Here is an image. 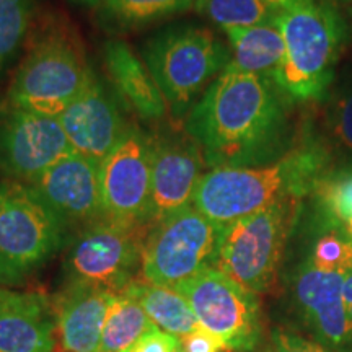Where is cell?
Segmentation results:
<instances>
[{"label":"cell","mask_w":352,"mask_h":352,"mask_svg":"<svg viewBox=\"0 0 352 352\" xmlns=\"http://www.w3.org/2000/svg\"><path fill=\"white\" fill-rule=\"evenodd\" d=\"M285 100L274 78L227 65L188 113L186 134L210 168L266 165L287 145Z\"/></svg>","instance_id":"obj_1"},{"label":"cell","mask_w":352,"mask_h":352,"mask_svg":"<svg viewBox=\"0 0 352 352\" xmlns=\"http://www.w3.org/2000/svg\"><path fill=\"white\" fill-rule=\"evenodd\" d=\"M320 160L311 152H290L274 164L220 166L202 176L192 206L220 230L318 183Z\"/></svg>","instance_id":"obj_2"},{"label":"cell","mask_w":352,"mask_h":352,"mask_svg":"<svg viewBox=\"0 0 352 352\" xmlns=\"http://www.w3.org/2000/svg\"><path fill=\"white\" fill-rule=\"evenodd\" d=\"M274 23L285 44L274 80L289 100L318 101L328 94L346 39V25L327 2L279 12Z\"/></svg>","instance_id":"obj_3"},{"label":"cell","mask_w":352,"mask_h":352,"mask_svg":"<svg viewBox=\"0 0 352 352\" xmlns=\"http://www.w3.org/2000/svg\"><path fill=\"white\" fill-rule=\"evenodd\" d=\"M144 63L175 116L195 107L196 96L217 78L232 56L208 28L173 25L162 30L142 47Z\"/></svg>","instance_id":"obj_4"},{"label":"cell","mask_w":352,"mask_h":352,"mask_svg":"<svg viewBox=\"0 0 352 352\" xmlns=\"http://www.w3.org/2000/svg\"><path fill=\"white\" fill-rule=\"evenodd\" d=\"M90 70L72 34L52 21L25 56L3 103L57 118L80 94Z\"/></svg>","instance_id":"obj_5"},{"label":"cell","mask_w":352,"mask_h":352,"mask_svg":"<svg viewBox=\"0 0 352 352\" xmlns=\"http://www.w3.org/2000/svg\"><path fill=\"white\" fill-rule=\"evenodd\" d=\"M65 223L30 184L0 182V284H19L60 248Z\"/></svg>","instance_id":"obj_6"},{"label":"cell","mask_w":352,"mask_h":352,"mask_svg":"<svg viewBox=\"0 0 352 352\" xmlns=\"http://www.w3.org/2000/svg\"><path fill=\"white\" fill-rule=\"evenodd\" d=\"M292 201H277L222 228L212 267L253 294L270 290L292 226Z\"/></svg>","instance_id":"obj_7"},{"label":"cell","mask_w":352,"mask_h":352,"mask_svg":"<svg viewBox=\"0 0 352 352\" xmlns=\"http://www.w3.org/2000/svg\"><path fill=\"white\" fill-rule=\"evenodd\" d=\"M220 228L188 206L148 228L140 259L145 283L176 289L214 266Z\"/></svg>","instance_id":"obj_8"},{"label":"cell","mask_w":352,"mask_h":352,"mask_svg":"<svg viewBox=\"0 0 352 352\" xmlns=\"http://www.w3.org/2000/svg\"><path fill=\"white\" fill-rule=\"evenodd\" d=\"M189 302L202 328L222 340L227 351L252 352L261 340V311L256 294L215 267L176 287Z\"/></svg>","instance_id":"obj_9"},{"label":"cell","mask_w":352,"mask_h":352,"mask_svg":"<svg viewBox=\"0 0 352 352\" xmlns=\"http://www.w3.org/2000/svg\"><path fill=\"white\" fill-rule=\"evenodd\" d=\"M147 228L109 219L85 227L70 246L65 270L72 283H85L120 294L140 270Z\"/></svg>","instance_id":"obj_10"},{"label":"cell","mask_w":352,"mask_h":352,"mask_svg":"<svg viewBox=\"0 0 352 352\" xmlns=\"http://www.w3.org/2000/svg\"><path fill=\"white\" fill-rule=\"evenodd\" d=\"M152 139L139 127H129L100 162L104 219L147 228L151 208Z\"/></svg>","instance_id":"obj_11"},{"label":"cell","mask_w":352,"mask_h":352,"mask_svg":"<svg viewBox=\"0 0 352 352\" xmlns=\"http://www.w3.org/2000/svg\"><path fill=\"white\" fill-rule=\"evenodd\" d=\"M74 153L57 118L0 107V173L32 184L60 158Z\"/></svg>","instance_id":"obj_12"},{"label":"cell","mask_w":352,"mask_h":352,"mask_svg":"<svg viewBox=\"0 0 352 352\" xmlns=\"http://www.w3.org/2000/svg\"><path fill=\"white\" fill-rule=\"evenodd\" d=\"M206 160L199 145L186 135L152 139V178L148 228L195 201Z\"/></svg>","instance_id":"obj_13"},{"label":"cell","mask_w":352,"mask_h":352,"mask_svg":"<svg viewBox=\"0 0 352 352\" xmlns=\"http://www.w3.org/2000/svg\"><path fill=\"white\" fill-rule=\"evenodd\" d=\"M72 151L100 162L111 152L127 126L116 100L94 69L76 100L57 116Z\"/></svg>","instance_id":"obj_14"},{"label":"cell","mask_w":352,"mask_h":352,"mask_svg":"<svg viewBox=\"0 0 352 352\" xmlns=\"http://www.w3.org/2000/svg\"><path fill=\"white\" fill-rule=\"evenodd\" d=\"M36 189L50 208L67 226L83 228L104 219L101 201L100 164L78 153L60 158L36 182Z\"/></svg>","instance_id":"obj_15"},{"label":"cell","mask_w":352,"mask_h":352,"mask_svg":"<svg viewBox=\"0 0 352 352\" xmlns=\"http://www.w3.org/2000/svg\"><path fill=\"white\" fill-rule=\"evenodd\" d=\"M342 271H321L310 259L298 270L294 292L300 314L327 349L349 351V321L344 296Z\"/></svg>","instance_id":"obj_16"},{"label":"cell","mask_w":352,"mask_h":352,"mask_svg":"<svg viewBox=\"0 0 352 352\" xmlns=\"http://www.w3.org/2000/svg\"><path fill=\"white\" fill-rule=\"evenodd\" d=\"M116 294L85 283H72L52 303L54 352H100L104 318Z\"/></svg>","instance_id":"obj_17"},{"label":"cell","mask_w":352,"mask_h":352,"mask_svg":"<svg viewBox=\"0 0 352 352\" xmlns=\"http://www.w3.org/2000/svg\"><path fill=\"white\" fill-rule=\"evenodd\" d=\"M54 351V311L50 298L0 287V352Z\"/></svg>","instance_id":"obj_18"},{"label":"cell","mask_w":352,"mask_h":352,"mask_svg":"<svg viewBox=\"0 0 352 352\" xmlns=\"http://www.w3.org/2000/svg\"><path fill=\"white\" fill-rule=\"evenodd\" d=\"M104 67L114 90L131 111L145 121H157L165 116L166 101L157 87L147 65L131 46L121 39L104 44Z\"/></svg>","instance_id":"obj_19"},{"label":"cell","mask_w":352,"mask_h":352,"mask_svg":"<svg viewBox=\"0 0 352 352\" xmlns=\"http://www.w3.org/2000/svg\"><path fill=\"white\" fill-rule=\"evenodd\" d=\"M223 32L232 46L230 67L254 76L276 77L285 54L283 33L276 23L228 28Z\"/></svg>","instance_id":"obj_20"},{"label":"cell","mask_w":352,"mask_h":352,"mask_svg":"<svg viewBox=\"0 0 352 352\" xmlns=\"http://www.w3.org/2000/svg\"><path fill=\"white\" fill-rule=\"evenodd\" d=\"M122 292L139 302L157 328L179 340L201 327L189 302L176 289L135 279Z\"/></svg>","instance_id":"obj_21"},{"label":"cell","mask_w":352,"mask_h":352,"mask_svg":"<svg viewBox=\"0 0 352 352\" xmlns=\"http://www.w3.org/2000/svg\"><path fill=\"white\" fill-rule=\"evenodd\" d=\"M196 0H103L98 20L116 32H131L195 8Z\"/></svg>","instance_id":"obj_22"},{"label":"cell","mask_w":352,"mask_h":352,"mask_svg":"<svg viewBox=\"0 0 352 352\" xmlns=\"http://www.w3.org/2000/svg\"><path fill=\"white\" fill-rule=\"evenodd\" d=\"M155 327L138 300L116 294L104 318L100 352H131L140 338Z\"/></svg>","instance_id":"obj_23"},{"label":"cell","mask_w":352,"mask_h":352,"mask_svg":"<svg viewBox=\"0 0 352 352\" xmlns=\"http://www.w3.org/2000/svg\"><path fill=\"white\" fill-rule=\"evenodd\" d=\"M195 8L223 30L274 23L279 13L264 0H196Z\"/></svg>","instance_id":"obj_24"},{"label":"cell","mask_w":352,"mask_h":352,"mask_svg":"<svg viewBox=\"0 0 352 352\" xmlns=\"http://www.w3.org/2000/svg\"><path fill=\"white\" fill-rule=\"evenodd\" d=\"M327 129L338 153L352 158V63L342 69L327 113Z\"/></svg>","instance_id":"obj_25"},{"label":"cell","mask_w":352,"mask_h":352,"mask_svg":"<svg viewBox=\"0 0 352 352\" xmlns=\"http://www.w3.org/2000/svg\"><path fill=\"white\" fill-rule=\"evenodd\" d=\"M33 12V0H0V72L23 43Z\"/></svg>","instance_id":"obj_26"},{"label":"cell","mask_w":352,"mask_h":352,"mask_svg":"<svg viewBox=\"0 0 352 352\" xmlns=\"http://www.w3.org/2000/svg\"><path fill=\"white\" fill-rule=\"evenodd\" d=\"M315 191L321 208L334 222L346 223L352 217V170L318 179Z\"/></svg>","instance_id":"obj_27"},{"label":"cell","mask_w":352,"mask_h":352,"mask_svg":"<svg viewBox=\"0 0 352 352\" xmlns=\"http://www.w3.org/2000/svg\"><path fill=\"white\" fill-rule=\"evenodd\" d=\"M351 246L352 243L342 240L336 233H329L316 241L310 261L321 271H341Z\"/></svg>","instance_id":"obj_28"},{"label":"cell","mask_w":352,"mask_h":352,"mask_svg":"<svg viewBox=\"0 0 352 352\" xmlns=\"http://www.w3.org/2000/svg\"><path fill=\"white\" fill-rule=\"evenodd\" d=\"M271 352H331L320 342L305 340L285 329H274L271 334Z\"/></svg>","instance_id":"obj_29"},{"label":"cell","mask_w":352,"mask_h":352,"mask_svg":"<svg viewBox=\"0 0 352 352\" xmlns=\"http://www.w3.org/2000/svg\"><path fill=\"white\" fill-rule=\"evenodd\" d=\"M182 346V340L173 336V334L165 333L164 329L153 327L151 331L144 334L140 340L135 342L131 352H175Z\"/></svg>","instance_id":"obj_30"},{"label":"cell","mask_w":352,"mask_h":352,"mask_svg":"<svg viewBox=\"0 0 352 352\" xmlns=\"http://www.w3.org/2000/svg\"><path fill=\"white\" fill-rule=\"evenodd\" d=\"M183 352H223L227 346L209 329L199 327L182 340Z\"/></svg>","instance_id":"obj_31"},{"label":"cell","mask_w":352,"mask_h":352,"mask_svg":"<svg viewBox=\"0 0 352 352\" xmlns=\"http://www.w3.org/2000/svg\"><path fill=\"white\" fill-rule=\"evenodd\" d=\"M341 271H342V277H344V284H342V296H344L346 307H349L352 305V246Z\"/></svg>","instance_id":"obj_32"},{"label":"cell","mask_w":352,"mask_h":352,"mask_svg":"<svg viewBox=\"0 0 352 352\" xmlns=\"http://www.w3.org/2000/svg\"><path fill=\"white\" fill-rule=\"evenodd\" d=\"M264 2L274 8L276 12H285L290 10V8L305 6V3L314 2V0H264Z\"/></svg>","instance_id":"obj_33"},{"label":"cell","mask_w":352,"mask_h":352,"mask_svg":"<svg viewBox=\"0 0 352 352\" xmlns=\"http://www.w3.org/2000/svg\"><path fill=\"white\" fill-rule=\"evenodd\" d=\"M346 311H347V321H349V351L347 352H352V305L346 307Z\"/></svg>","instance_id":"obj_34"},{"label":"cell","mask_w":352,"mask_h":352,"mask_svg":"<svg viewBox=\"0 0 352 352\" xmlns=\"http://www.w3.org/2000/svg\"><path fill=\"white\" fill-rule=\"evenodd\" d=\"M76 2H80V3H87V6H100L103 0H76Z\"/></svg>","instance_id":"obj_35"},{"label":"cell","mask_w":352,"mask_h":352,"mask_svg":"<svg viewBox=\"0 0 352 352\" xmlns=\"http://www.w3.org/2000/svg\"><path fill=\"white\" fill-rule=\"evenodd\" d=\"M344 226H346V230H347V233H349V236H351V240H352V217L347 220Z\"/></svg>","instance_id":"obj_36"},{"label":"cell","mask_w":352,"mask_h":352,"mask_svg":"<svg viewBox=\"0 0 352 352\" xmlns=\"http://www.w3.org/2000/svg\"><path fill=\"white\" fill-rule=\"evenodd\" d=\"M336 2H342V3H352V0H336Z\"/></svg>","instance_id":"obj_37"},{"label":"cell","mask_w":352,"mask_h":352,"mask_svg":"<svg viewBox=\"0 0 352 352\" xmlns=\"http://www.w3.org/2000/svg\"><path fill=\"white\" fill-rule=\"evenodd\" d=\"M175 352H183V349H182V346H179V347H178V349H176Z\"/></svg>","instance_id":"obj_38"}]
</instances>
